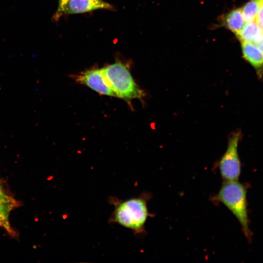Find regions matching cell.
I'll return each mask as SVG.
<instances>
[{
    "label": "cell",
    "mask_w": 263,
    "mask_h": 263,
    "mask_svg": "<svg viewBox=\"0 0 263 263\" xmlns=\"http://www.w3.org/2000/svg\"><path fill=\"white\" fill-rule=\"evenodd\" d=\"M245 186L237 181H224L213 200L225 205L235 216L240 224L244 235L251 238Z\"/></svg>",
    "instance_id": "obj_1"
},
{
    "label": "cell",
    "mask_w": 263,
    "mask_h": 263,
    "mask_svg": "<svg viewBox=\"0 0 263 263\" xmlns=\"http://www.w3.org/2000/svg\"><path fill=\"white\" fill-rule=\"evenodd\" d=\"M114 209L110 221L132 230L135 233L144 231L149 216L146 200L143 197L114 201Z\"/></svg>",
    "instance_id": "obj_2"
},
{
    "label": "cell",
    "mask_w": 263,
    "mask_h": 263,
    "mask_svg": "<svg viewBox=\"0 0 263 263\" xmlns=\"http://www.w3.org/2000/svg\"><path fill=\"white\" fill-rule=\"evenodd\" d=\"M105 80L116 97L125 100L141 99L144 91L135 82L129 68L120 62H116L102 68Z\"/></svg>",
    "instance_id": "obj_3"
},
{
    "label": "cell",
    "mask_w": 263,
    "mask_h": 263,
    "mask_svg": "<svg viewBox=\"0 0 263 263\" xmlns=\"http://www.w3.org/2000/svg\"><path fill=\"white\" fill-rule=\"evenodd\" d=\"M241 135L240 131L230 135L226 150L219 162L220 173L224 181H237L240 176L241 164L238 148Z\"/></svg>",
    "instance_id": "obj_4"
},
{
    "label": "cell",
    "mask_w": 263,
    "mask_h": 263,
    "mask_svg": "<svg viewBox=\"0 0 263 263\" xmlns=\"http://www.w3.org/2000/svg\"><path fill=\"white\" fill-rule=\"evenodd\" d=\"M75 80L100 94L116 97L105 80L101 69H93L82 72L75 76Z\"/></svg>",
    "instance_id": "obj_5"
},
{
    "label": "cell",
    "mask_w": 263,
    "mask_h": 263,
    "mask_svg": "<svg viewBox=\"0 0 263 263\" xmlns=\"http://www.w3.org/2000/svg\"><path fill=\"white\" fill-rule=\"evenodd\" d=\"M100 9H113V6L102 0H69L63 8L62 15L83 13Z\"/></svg>",
    "instance_id": "obj_6"
},
{
    "label": "cell",
    "mask_w": 263,
    "mask_h": 263,
    "mask_svg": "<svg viewBox=\"0 0 263 263\" xmlns=\"http://www.w3.org/2000/svg\"><path fill=\"white\" fill-rule=\"evenodd\" d=\"M244 57L255 69L259 77L263 75V53L254 44L242 42Z\"/></svg>",
    "instance_id": "obj_7"
},
{
    "label": "cell",
    "mask_w": 263,
    "mask_h": 263,
    "mask_svg": "<svg viewBox=\"0 0 263 263\" xmlns=\"http://www.w3.org/2000/svg\"><path fill=\"white\" fill-rule=\"evenodd\" d=\"M242 42L256 44L263 38V32L256 20L245 23L240 31L236 35Z\"/></svg>",
    "instance_id": "obj_8"
},
{
    "label": "cell",
    "mask_w": 263,
    "mask_h": 263,
    "mask_svg": "<svg viewBox=\"0 0 263 263\" xmlns=\"http://www.w3.org/2000/svg\"><path fill=\"white\" fill-rule=\"evenodd\" d=\"M222 22L223 26L237 34L245 23L242 9L238 8L228 13L224 17Z\"/></svg>",
    "instance_id": "obj_9"
},
{
    "label": "cell",
    "mask_w": 263,
    "mask_h": 263,
    "mask_svg": "<svg viewBox=\"0 0 263 263\" xmlns=\"http://www.w3.org/2000/svg\"><path fill=\"white\" fill-rule=\"evenodd\" d=\"M16 207L14 205L0 202V227L11 234L14 232L10 225L9 215L10 211Z\"/></svg>",
    "instance_id": "obj_10"
},
{
    "label": "cell",
    "mask_w": 263,
    "mask_h": 263,
    "mask_svg": "<svg viewBox=\"0 0 263 263\" xmlns=\"http://www.w3.org/2000/svg\"><path fill=\"white\" fill-rule=\"evenodd\" d=\"M259 0H251L241 9L245 23L256 20Z\"/></svg>",
    "instance_id": "obj_11"
},
{
    "label": "cell",
    "mask_w": 263,
    "mask_h": 263,
    "mask_svg": "<svg viewBox=\"0 0 263 263\" xmlns=\"http://www.w3.org/2000/svg\"><path fill=\"white\" fill-rule=\"evenodd\" d=\"M0 202L17 206V201L8 195L0 186Z\"/></svg>",
    "instance_id": "obj_12"
},
{
    "label": "cell",
    "mask_w": 263,
    "mask_h": 263,
    "mask_svg": "<svg viewBox=\"0 0 263 263\" xmlns=\"http://www.w3.org/2000/svg\"><path fill=\"white\" fill-rule=\"evenodd\" d=\"M256 21L263 32V0H259Z\"/></svg>",
    "instance_id": "obj_13"
},
{
    "label": "cell",
    "mask_w": 263,
    "mask_h": 263,
    "mask_svg": "<svg viewBox=\"0 0 263 263\" xmlns=\"http://www.w3.org/2000/svg\"><path fill=\"white\" fill-rule=\"evenodd\" d=\"M69 0H58V5L57 10L55 13L54 19L58 20L62 16L63 8Z\"/></svg>",
    "instance_id": "obj_14"
},
{
    "label": "cell",
    "mask_w": 263,
    "mask_h": 263,
    "mask_svg": "<svg viewBox=\"0 0 263 263\" xmlns=\"http://www.w3.org/2000/svg\"><path fill=\"white\" fill-rule=\"evenodd\" d=\"M255 45L263 53V38Z\"/></svg>",
    "instance_id": "obj_15"
}]
</instances>
